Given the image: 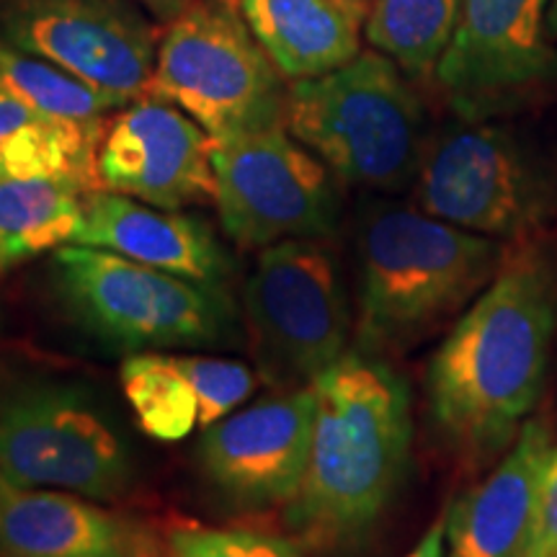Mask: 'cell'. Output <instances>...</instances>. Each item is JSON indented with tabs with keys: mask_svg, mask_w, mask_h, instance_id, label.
<instances>
[{
	"mask_svg": "<svg viewBox=\"0 0 557 557\" xmlns=\"http://www.w3.org/2000/svg\"><path fill=\"white\" fill-rule=\"evenodd\" d=\"M555 329V259L524 240L457 318L426 372L431 421L462 462L478 468L517 442L545 387Z\"/></svg>",
	"mask_w": 557,
	"mask_h": 557,
	"instance_id": "1",
	"label": "cell"
},
{
	"mask_svg": "<svg viewBox=\"0 0 557 557\" xmlns=\"http://www.w3.org/2000/svg\"><path fill=\"white\" fill-rule=\"evenodd\" d=\"M318 395L308 472L287 527L318 553L357 545L406 478L413 413L406 380L382 357L348 351L312 382Z\"/></svg>",
	"mask_w": 557,
	"mask_h": 557,
	"instance_id": "2",
	"label": "cell"
},
{
	"mask_svg": "<svg viewBox=\"0 0 557 557\" xmlns=\"http://www.w3.org/2000/svg\"><path fill=\"white\" fill-rule=\"evenodd\" d=\"M504 240L485 238L423 209L369 199L357 218V351H408L462 315L498 274Z\"/></svg>",
	"mask_w": 557,
	"mask_h": 557,
	"instance_id": "3",
	"label": "cell"
},
{
	"mask_svg": "<svg viewBox=\"0 0 557 557\" xmlns=\"http://www.w3.org/2000/svg\"><path fill=\"white\" fill-rule=\"evenodd\" d=\"M284 127L344 184L400 194L429 143L426 109L406 73L377 50L287 88Z\"/></svg>",
	"mask_w": 557,
	"mask_h": 557,
	"instance_id": "4",
	"label": "cell"
},
{
	"mask_svg": "<svg viewBox=\"0 0 557 557\" xmlns=\"http://www.w3.org/2000/svg\"><path fill=\"white\" fill-rule=\"evenodd\" d=\"M54 289L81 331L124 354L227 344L235 308L227 292L70 243L54 250Z\"/></svg>",
	"mask_w": 557,
	"mask_h": 557,
	"instance_id": "5",
	"label": "cell"
},
{
	"mask_svg": "<svg viewBox=\"0 0 557 557\" xmlns=\"http://www.w3.org/2000/svg\"><path fill=\"white\" fill-rule=\"evenodd\" d=\"M0 478L116 500L137 485V455L94 389L73 380H26L0 395Z\"/></svg>",
	"mask_w": 557,
	"mask_h": 557,
	"instance_id": "6",
	"label": "cell"
},
{
	"mask_svg": "<svg viewBox=\"0 0 557 557\" xmlns=\"http://www.w3.org/2000/svg\"><path fill=\"white\" fill-rule=\"evenodd\" d=\"M284 75L230 0H194L160 34L150 94L212 139L284 124Z\"/></svg>",
	"mask_w": 557,
	"mask_h": 557,
	"instance_id": "7",
	"label": "cell"
},
{
	"mask_svg": "<svg viewBox=\"0 0 557 557\" xmlns=\"http://www.w3.org/2000/svg\"><path fill=\"white\" fill-rule=\"evenodd\" d=\"M413 199L449 225L524 243L557 214V181L517 132L457 120L429 137Z\"/></svg>",
	"mask_w": 557,
	"mask_h": 557,
	"instance_id": "8",
	"label": "cell"
},
{
	"mask_svg": "<svg viewBox=\"0 0 557 557\" xmlns=\"http://www.w3.org/2000/svg\"><path fill=\"white\" fill-rule=\"evenodd\" d=\"M243 320L263 385L308 387L346 357L351 315L336 259L315 238L261 248L243 289Z\"/></svg>",
	"mask_w": 557,
	"mask_h": 557,
	"instance_id": "9",
	"label": "cell"
},
{
	"mask_svg": "<svg viewBox=\"0 0 557 557\" xmlns=\"http://www.w3.org/2000/svg\"><path fill=\"white\" fill-rule=\"evenodd\" d=\"M214 205L240 248L325 238L341 218L336 176L284 124L214 139Z\"/></svg>",
	"mask_w": 557,
	"mask_h": 557,
	"instance_id": "10",
	"label": "cell"
},
{
	"mask_svg": "<svg viewBox=\"0 0 557 557\" xmlns=\"http://www.w3.org/2000/svg\"><path fill=\"white\" fill-rule=\"evenodd\" d=\"M547 5L549 0H462L457 29L434 73L457 120H496L557 86Z\"/></svg>",
	"mask_w": 557,
	"mask_h": 557,
	"instance_id": "11",
	"label": "cell"
},
{
	"mask_svg": "<svg viewBox=\"0 0 557 557\" xmlns=\"http://www.w3.org/2000/svg\"><path fill=\"white\" fill-rule=\"evenodd\" d=\"M160 34L135 0H0V39L127 101L150 94Z\"/></svg>",
	"mask_w": 557,
	"mask_h": 557,
	"instance_id": "12",
	"label": "cell"
},
{
	"mask_svg": "<svg viewBox=\"0 0 557 557\" xmlns=\"http://www.w3.org/2000/svg\"><path fill=\"white\" fill-rule=\"evenodd\" d=\"M315 387L282 389L205 429L197 457L205 478L238 508L289 506L308 472Z\"/></svg>",
	"mask_w": 557,
	"mask_h": 557,
	"instance_id": "13",
	"label": "cell"
},
{
	"mask_svg": "<svg viewBox=\"0 0 557 557\" xmlns=\"http://www.w3.org/2000/svg\"><path fill=\"white\" fill-rule=\"evenodd\" d=\"M212 145L189 114L148 94L103 127L96 152L99 189L165 209L207 205L218 191Z\"/></svg>",
	"mask_w": 557,
	"mask_h": 557,
	"instance_id": "14",
	"label": "cell"
},
{
	"mask_svg": "<svg viewBox=\"0 0 557 557\" xmlns=\"http://www.w3.org/2000/svg\"><path fill=\"white\" fill-rule=\"evenodd\" d=\"M75 243L220 289L235 274L233 259L205 220L107 189L86 194Z\"/></svg>",
	"mask_w": 557,
	"mask_h": 557,
	"instance_id": "15",
	"label": "cell"
},
{
	"mask_svg": "<svg viewBox=\"0 0 557 557\" xmlns=\"http://www.w3.org/2000/svg\"><path fill=\"white\" fill-rule=\"evenodd\" d=\"M555 451L545 423L527 421L498 468L447 508L444 557H511Z\"/></svg>",
	"mask_w": 557,
	"mask_h": 557,
	"instance_id": "16",
	"label": "cell"
},
{
	"mask_svg": "<svg viewBox=\"0 0 557 557\" xmlns=\"http://www.w3.org/2000/svg\"><path fill=\"white\" fill-rule=\"evenodd\" d=\"M137 534L78 493L0 478V557H137Z\"/></svg>",
	"mask_w": 557,
	"mask_h": 557,
	"instance_id": "17",
	"label": "cell"
},
{
	"mask_svg": "<svg viewBox=\"0 0 557 557\" xmlns=\"http://www.w3.org/2000/svg\"><path fill=\"white\" fill-rule=\"evenodd\" d=\"M238 9L289 81L318 78L357 58L369 13L348 0H238Z\"/></svg>",
	"mask_w": 557,
	"mask_h": 557,
	"instance_id": "18",
	"label": "cell"
},
{
	"mask_svg": "<svg viewBox=\"0 0 557 557\" xmlns=\"http://www.w3.org/2000/svg\"><path fill=\"white\" fill-rule=\"evenodd\" d=\"M101 135L103 129L39 114L0 88V181L47 176L99 189Z\"/></svg>",
	"mask_w": 557,
	"mask_h": 557,
	"instance_id": "19",
	"label": "cell"
},
{
	"mask_svg": "<svg viewBox=\"0 0 557 557\" xmlns=\"http://www.w3.org/2000/svg\"><path fill=\"white\" fill-rule=\"evenodd\" d=\"M86 194L67 178L0 181V274L75 243Z\"/></svg>",
	"mask_w": 557,
	"mask_h": 557,
	"instance_id": "20",
	"label": "cell"
},
{
	"mask_svg": "<svg viewBox=\"0 0 557 557\" xmlns=\"http://www.w3.org/2000/svg\"><path fill=\"white\" fill-rule=\"evenodd\" d=\"M462 0H372L364 34L410 78H429L447 52Z\"/></svg>",
	"mask_w": 557,
	"mask_h": 557,
	"instance_id": "21",
	"label": "cell"
},
{
	"mask_svg": "<svg viewBox=\"0 0 557 557\" xmlns=\"http://www.w3.org/2000/svg\"><path fill=\"white\" fill-rule=\"evenodd\" d=\"M0 88L39 114L90 129H103V116L109 111L132 103L122 96L88 86L52 62L16 50L5 39H0Z\"/></svg>",
	"mask_w": 557,
	"mask_h": 557,
	"instance_id": "22",
	"label": "cell"
},
{
	"mask_svg": "<svg viewBox=\"0 0 557 557\" xmlns=\"http://www.w3.org/2000/svg\"><path fill=\"white\" fill-rule=\"evenodd\" d=\"M120 380L139 429L156 442H181L199 423L197 393L176 357L160 351L129 354L122 361Z\"/></svg>",
	"mask_w": 557,
	"mask_h": 557,
	"instance_id": "23",
	"label": "cell"
},
{
	"mask_svg": "<svg viewBox=\"0 0 557 557\" xmlns=\"http://www.w3.org/2000/svg\"><path fill=\"white\" fill-rule=\"evenodd\" d=\"M199 400V426L209 429L243 406L259 387V372L238 359L176 357Z\"/></svg>",
	"mask_w": 557,
	"mask_h": 557,
	"instance_id": "24",
	"label": "cell"
},
{
	"mask_svg": "<svg viewBox=\"0 0 557 557\" xmlns=\"http://www.w3.org/2000/svg\"><path fill=\"white\" fill-rule=\"evenodd\" d=\"M165 557H299L289 540L253 529L178 527L165 542Z\"/></svg>",
	"mask_w": 557,
	"mask_h": 557,
	"instance_id": "25",
	"label": "cell"
},
{
	"mask_svg": "<svg viewBox=\"0 0 557 557\" xmlns=\"http://www.w3.org/2000/svg\"><path fill=\"white\" fill-rule=\"evenodd\" d=\"M557 553V451L542 478L532 517L511 557H549Z\"/></svg>",
	"mask_w": 557,
	"mask_h": 557,
	"instance_id": "26",
	"label": "cell"
},
{
	"mask_svg": "<svg viewBox=\"0 0 557 557\" xmlns=\"http://www.w3.org/2000/svg\"><path fill=\"white\" fill-rule=\"evenodd\" d=\"M444 553H447V511H442V517L426 529V534L406 557H444Z\"/></svg>",
	"mask_w": 557,
	"mask_h": 557,
	"instance_id": "27",
	"label": "cell"
},
{
	"mask_svg": "<svg viewBox=\"0 0 557 557\" xmlns=\"http://www.w3.org/2000/svg\"><path fill=\"white\" fill-rule=\"evenodd\" d=\"M135 3L143 5V9L148 11L156 21H165V24H171L173 18H178L181 13L189 9L194 0H135Z\"/></svg>",
	"mask_w": 557,
	"mask_h": 557,
	"instance_id": "28",
	"label": "cell"
},
{
	"mask_svg": "<svg viewBox=\"0 0 557 557\" xmlns=\"http://www.w3.org/2000/svg\"><path fill=\"white\" fill-rule=\"evenodd\" d=\"M545 29L549 39H557V0H549L547 16H545Z\"/></svg>",
	"mask_w": 557,
	"mask_h": 557,
	"instance_id": "29",
	"label": "cell"
},
{
	"mask_svg": "<svg viewBox=\"0 0 557 557\" xmlns=\"http://www.w3.org/2000/svg\"><path fill=\"white\" fill-rule=\"evenodd\" d=\"M348 3H357V5H364V9H369V5H372V0H348Z\"/></svg>",
	"mask_w": 557,
	"mask_h": 557,
	"instance_id": "30",
	"label": "cell"
},
{
	"mask_svg": "<svg viewBox=\"0 0 557 557\" xmlns=\"http://www.w3.org/2000/svg\"><path fill=\"white\" fill-rule=\"evenodd\" d=\"M137 557H152V555L148 553V549H139V553H137Z\"/></svg>",
	"mask_w": 557,
	"mask_h": 557,
	"instance_id": "31",
	"label": "cell"
},
{
	"mask_svg": "<svg viewBox=\"0 0 557 557\" xmlns=\"http://www.w3.org/2000/svg\"><path fill=\"white\" fill-rule=\"evenodd\" d=\"M549 557H557V553H555V555H549Z\"/></svg>",
	"mask_w": 557,
	"mask_h": 557,
	"instance_id": "32",
	"label": "cell"
}]
</instances>
